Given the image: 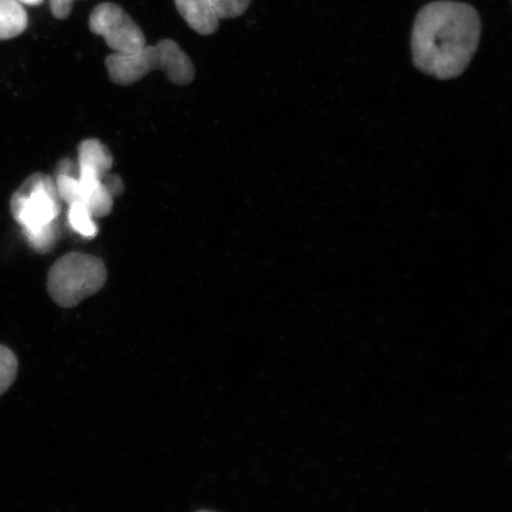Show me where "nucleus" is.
I'll return each instance as SVG.
<instances>
[{"mask_svg":"<svg viewBox=\"0 0 512 512\" xmlns=\"http://www.w3.org/2000/svg\"><path fill=\"white\" fill-rule=\"evenodd\" d=\"M480 35L482 22L471 5L451 0L427 4L412 32L415 67L439 80L458 78L475 56Z\"/></svg>","mask_w":512,"mask_h":512,"instance_id":"nucleus-1","label":"nucleus"},{"mask_svg":"<svg viewBox=\"0 0 512 512\" xmlns=\"http://www.w3.org/2000/svg\"><path fill=\"white\" fill-rule=\"evenodd\" d=\"M110 78L119 86H131L155 70H162L171 82L189 85L195 79V67L178 44L163 40L130 55L112 54L106 59Z\"/></svg>","mask_w":512,"mask_h":512,"instance_id":"nucleus-2","label":"nucleus"},{"mask_svg":"<svg viewBox=\"0 0 512 512\" xmlns=\"http://www.w3.org/2000/svg\"><path fill=\"white\" fill-rule=\"evenodd\" d=\"M106 280L107 268L98 256L69 253L50 268L47 287L57 305L72 309L98 293Z\"/></svg>","mask_w":512,"mask_h":512,"instance_id":"nucleus-3","label":"nucleus"},{"mask_svg":"<svg viewBox=\"0 0 512 512\" xmlns=\"http://www.w3.org/2000/svg\"><path fill=\"white\" fill-rule=\"evenodd\" d=\"M60 202L54 178L34 174L12 195L10 210L22 227L23 234L27 235L56 223L60 215Z\"/></svg>","mask_w":512,"mask_h":512,"instance_id":"nucleus-4","label":"nucleus"},{"mask_svg":"<svg viewBox=\"0 0 512 512\" xmlns=\"http://www.w3.org/2000/svg\"><path fill=\"white\" fill-rule=\"evenodd\" d=\"M89 29L93 34L104 37L108 48L115 54L130 55L146 47L142 29L117 4L96 6L89 18Z\"/></svg>","mask_w":512,"mask_h":512,"instance_id":"nucleus-5","label":"nucleus"},{"mask_svg":"<svg viewBox=\"0 0 512 512\" xmlns=\"http://www.w3.org/2000/svg\"><path fill=\"white\" fill-rule=\"evenodd\" d=\"M179 14L189 27L201 35H213L219 29V17L210 0H175Z\"/></svg>","mask_w":512,"mask_h":512,"instance_id":"nucleus-6","label":"nucleus"},{"mask_svg":"<svg viewBox=\"0 0 512 512\" xmlns=\"http://www.w3.org/2000/svg\"><path fill=\"white\" fill-rule=\"evenodd\" d=\"M79 168L94 172L101 179L112 169L113 157L105 144L98 139H87L79 146Z\"/></svg>","mask_w":512,"mask_h":512,"instance_id":"nucleus-7","label":"nucleus"},{"mask_svg":"<svg viewBox=\"0 0 512 512\" xmlns=\"http://www.w3.org/2000/svg\"><path fill=\"white\" fill-rule=\"evenodd\" d=\"M28 24V14L23 5L16 0H0V41L22 35Z\"/></svg>","mask_w":512,"mask_h":512,"instance_id":"nucleus-8","label":"nucleus"},{"mask_svg":"<svg viewBox=\"0 0 512 512\" xmlns=\"http://www.w3.org/2000/svg\"><path fill=\"white\" fill-rule=\"evenodd\" d=\"M68 222L76 233L83 238H94L98 235L99 229L96 226L91 211L82 202H74L69 204Z\"/></svg>","mask_w":512,"mask_h":512,"instance_id":"nucleus-9","label":"nucleus"},{"mask_svg":"<svg viewBox=\"0 0 512 512\" xmlns=\"http://www.w3.org/2000/svg\"><path fill=\"white\" fill-rule=\"evenodd\" d=\"M18 361L14 351L0 345V395L11 387L17 376Z\"/></svg>","mask_w":512,"mask_h":512,"instance_id":"nucleus-10","label":"nucleus"},{"mask_svg":"<svg viewBox=\"0 0 512 512\" xmlns=\"http://www.w3.org/2000/svg\"><path fill=\"white\" fill-rule=\"evenodd\" d=\"M24 236L34 251L42 254L48 253L54 248L57 240H59V223H53L51 226Z\"/></svg>","mask_w":512,"mask_h":512,"instance_id":"nucleus-11","label":"nucleus"},{"mask_svg":"<svg viewBox=\"0 0 512 512\" xmlns=\"http://www.w3.org/2000/svg\"><path fill=\"white\" fill-rule=\"evenodd\" d=\"M219 19L240 17L249 8L252 0H210Z\"/></svg>","mask_w":512,"mask_h":512,"instance_id":"nucleus-12","label":"nucleus"},{"mask_svg":"<svg viewBox=\"0 0 512 512\" xmlns=\"http://www.w3.org/2000/svg\"><path fill=\"white\" fill-rule=\"evenodd\" d=\"M75 0H50L51 14L57 19H67Z\"/></svg>","mask_w":512,"mask_h":512,"instance_id":"nucleus-13","label":"nucleus"},{"mask_svg":"<svg viewBox=\"0 0 512 512\" xmlns=\"http://www.w3.org/2000/svg\"><path fill=\"white\" fill-rule=\"evenodd\" d=\"M102 182L108 192H110L111 196L114 198L115 196H119L123 194L124 191V183L121 181V178L118 176H108V174L102 178Z\"/></svg>","mask_w":512,"mask_h":512,"instance_id":"nucleus-14","label":"nucleus"},{"mask_svg":"<svg viewBox=\"0 0 512 512\" xmlns=\"http://www.w3.org/2000/svg\"><path fill=\"white\" fill-rule=\"evenodd\" d=\"M16 2L21 5L37 6L41 5L44 0H16Z\"/></svg>","mask_w":512,"mask_h":512,"instance_id":"nucleus-15","label":"nucleus"},{"mask_svg":"<svg viewBox=\"0 0 512 512\" xmlns=\"http://www.w3.org/2000/svg\"><path fill=\"white\" fill-rule=\"evenodd\" d=\"M198 512H213V511L202 510V511H198Z\"/></svg>","mask_w":512,"mask_h":512,"instance_id":"nucleus-16","label":"nucleus"}]
</instances>
